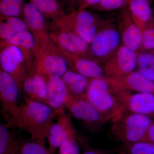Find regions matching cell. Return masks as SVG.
<instances>
[{
	"mask_svg": "<svg viewBox=\"0 0 154 154\" xmlns=\"http://www.w3.org/2000/svg\"><path fill=\"white\" fill-rule=\"evenodd\" d=\"M64 112L43 102L24 98L20 103L18 128L30 134L33 141L45 142L53 119Z\"/></svg>",
	"mask_w": 154,
	"mask_h": 154,
	"instance_id": "cell-1",
	"label": "cell"
},
{
	"mask_svg": "<svg viewBox=\"0 0 154 154\" xmlns=\"http://www.w3.org/2000/svg\"><path fill=\"white\" fill-rule=\"evenodd\" d=\"M153 120L146 116L121 111L110 120V133L123 144L143 141Z\"/></svg>",
	"mask_w": 154,
	"mask_h": 154,
	"instance_id": "cell-2",
	"label": "cell"
},
{
	"mask_svg": "<svg viewBox=\"0 0 154 154\" xmlns=\"http://www.w3.org/2000/svg\"><path fill=\"white\" fill-rule=\"evenodd\" d=\"M110 21L88 10H75L62 18L52 21L55 29L72 31L91 44L99 30Z\"/></svg>",
	"mask_w": 154,
	"mask_h": 154,
	"instance_id": "cell-3",
	"label": "cell"
},
{
	"mask_svg": "<svg viewBox=\"0 0 154 154\" xmlns=\"http://www.w3.org/2000/svg\"><path fill=\"white\" fill-rule=\"evenodd\" d=\"M81 98L89 101L110 120L121 111L118 91L105 77L91 79L85 93Z\"/></svg>",
	"mask_w": 154,
	"mask_h": 154,
	"instance_id": "cell-4",
	"label": "cell"
},
{
	"mask_svg": "<svg viewBox=\"0 0 154 154\" xmlns=\"http://www.w3.org/2000/svg\"><path fill=\"white\" fill-rule=\"evenodd\" d=\"M34 71L45 80L52 77L62 78L69 69L66 60L50 38L35 52Z\"/></svg>",
	"mask_w": 154,
	"mask_h": 154,
	"instance_id": "cell-5",
	"label": "cell"
},
{
	"mask_svg": "<svg viewBox=\"0 0 154 154\" xmlns=\"http://www.w3.org/2000/svg\"><path fill=\"white\" fill-rule=\"evenodd\" d=\"M122 44L117 27L109 21L99 30L90 44V57L103 65Z\"/></svg>",
	"mask_w": 154,
	"mask_h": 154,
	"instance_id": "cell-6",
	"label": "cell"
},
{
	"mask_svg": "<svg viewBox=\"0 0 154 154\" xmlns=\"http://www.w3.org/2000/svg\"><path fill=\"white\" fill-rule=\"evenodd\" d=\"M21 96L17 82L8 74L0 70V101L1 113L13 128H18Z\"/></svg>",
	"mask_w": 154,
	"mask_h": 154,
	"instance_id": "cell-7",
	"label": "cell"
},
{
	"mask_svg": "<svg viewBox=\"0 0 154 154\" xmlns=\"http://www.w3.org/2000/svg\"><path fill=\"white\" fill-rule=\"evenodd\" d=\"M66 108L72 116L81 121L84 127L91 132H97L110 120L84 98H73Z\"/></svg>",
	"mask_w": 154,
	"mask_h": 154,
	"instance_id": "cell-8",
	"label": "cell"
},
{
	"mask_svg": "<svg viewBox=\"0 0 154 154\" xmlns=\"http://www.w3.org/2000/svg\"><path fill=\"white\" fill-rule=\"evenodd\" d=\"M0 64L1 69L16 81L21 96L22 84L28 73L27 63L22 51L14 45L2 48L0 52Z\"/></svg>",
	"mask_w": 154,
	"mask_h": 154,
	"instance_id": "cell-9",
	"label": "cell"
},
{
	"mask_svg": "<svg viewBox=\"0 0 154 154\" xmlns=\"http://www.w3.org/2000/svg\"><path fill=\"white\" fill-rule=\"evenodd\" d=\"M137 52L122 44L103 65L106 77L123 76L137 70Z\"/></svg>",
	"mask_w": 154,
	"mask_h": 154,
	"instance_id": "cell-10",
	"label": "cell"
},
{
	"mask_svg": "<svg viewBox=\"0 0 154 154\" xmlns=\"http://www.w3.org/2000/svg\"><path fill=\"white\" fill-rule=\"evenodd\" d=\"M118 95L121 111L146 116L154 119V93L118 91Z\"/></svg>",
	"mask_w": 154,
	"mask_h": 154,
	"instance_id": "cell-11",
	"label": "cell"
},
{
	"mask_svg": "<svg viewBox=\"0 0 154 154\" xmlns=\"http://www.w3.org/2000/svg\"><path fill=\"white\" fill-rule=\"evenodd\" d=\"M69 113H61L57 117V121L53 123L50 128L48 139L49 149L51 154L63 143L76 140L77 135Z\"/></svg>",
	"mask_w": 154,
	"mask_h": 154,
	"instance_id": "cell-12",
	"label": "cell"
},
{
	"mask_svg": "<svg viewBox=\"0 0 154 154\" xmlns=\"http://www.w3.org/2000/svg\"><path fill=\"white\" fill-rule=\"evenodd\" d=\"M48 33L51 40L59 48L75 55L91 58L90 44L75 33L56 29Z\"/></svg>",
	"mask_w": 154,
	"mask_h": 154,
	"instance_id": "cell-13",
	"label": "cell"
},
{
	"mask_svg": "<svg viewBox=\"0 0 154 154\" xmlns=\"http://www.w3.org/2000/svg\"><path fill=\"white\" fill-rule=\"evenodd\" d=\"M116 27L121 36L122 44L134 51H140L142 43L143 32L134 22L128 7L120 12Z\"/></svg>",
	"mask_w": 154,
	"mask_h": 154,
	"instance_id": "cell-14",
	"label": "cell"
},
{
	"mask_svg": "<svg viewBox=\"0 0 154 154\" xmlns=\"http://www.w3.org/2000/svg\"><path fill=\"white\" fill-rule=\"evenodd\" d=\"M57 48L66 60L69 69L82 75L88 79L106 77L103 65L98 62L91 58L72 54Z\"/></svg>",
	"mask_w": 154,
	"mask_h": 154,
	"instance_id": "cell-15",
	"label": "cell"
},
{
	"mask_svg": "<svg viewBox=\"0 0 154 154\" xmlns=\"http://www.w3.org/2000/svg\"><path fill=\"white\" fill-rule=\"evenodd\" d=\"M22 18L34 37L36 51L49 38L46 29V19L41 12L30 2L25 4Z\"/></svg>",
	"mask_w": 154,
	"mask_h": 154,
	"instance_id": "cell-16",
	"label": "cell"
},
{
	"mask_svg": "<svg viewBox=\"0 0 154 154\" xmlns=\"http://www.w3.org/2000/svg\"><path fill=\"white\" fill-rule=\"evenodd\" d=\"M105 78L118 91L154 94V82L146 78L137 70L123 76Z\"/></svg>",
	"mask_w": 154,
	"mask_h": 154,
	"instance_id": "cell-17",
	"label": "cell"
},
{
	"mask_svg": "<svg viewBox=\"0 0 154 154\" xmlns=\"http://www.w3.org/2000/svg\"><path fill=\"white\" fill-rule=\"evenodd\" d=\"M9 45L16 46L22 51L27 63L28 72L34 70L36 45L32 33L29 30H23L0 41L1 49Z\"/></svg>",
	"mask_w": 154,
	"mask_h": 154,
	"instance_id": "cell-18",
	"label": "cell"
},
{
	"mask_svg": "<svg viewBox=\"0 0 154 154\" xmlns=\"http://www.w3.org/2000/svg\"><path fill=\"white\" fill-rule=\"evenodd\" d=\"M47 105L56 110H65L73 99L61 78L52 77L46 80Z\"/></svg>",
	"mask_w": 154,
	"mask_h": 154,
	"instance_id": "cell-19",
	"label": "cell"
},
{
	"mask_svg": "<svg viewBox=\"0 0 154 154\" xmlns=\"http://www.w3.org/2000/svg\"><path fill=\"white\" fill-rule=\"evenodd\" d=\"M24 98L47 104V82L45 79L34 70L28 73L22 86Z\"/></svg>",
	"mask_w": 154,
	"mask_h": 154,
	"instance_id": "cell-20",
	"label": "cell"
},
{
	"mask_svg": "<svg viewBox=\"0 0 154 154\" xmlns=\"http://www.w3.org/2000/svg\"><path fill=\"white\" fill-rule=\"evenodd\" d=\"M134 22L143 31L154 25V17L149 0H130L128 6Z\"/></svg>",
	"mask_w": 154,
	"mask_h": 154,
	"instance_id": "cell-21",
	"label": "cell"
},
{
	"mask_svg": "<svg viewBox=\"0 0 154 154\" xmlns=\"http://www.w3.org/2000/svg\"><path fill=\"white\" fill-rule=\"evenodd\" d=\"M72 98H81L85 93L91 79L68 69L62 77Z\"/></svg>",
	"mask_w": 154,
	"mask_h": 154,
	"instance_id": "cell-22",
	"label": "cell"
},
{
	"mask_svg": "<svg viewBox=\"0 0 154 154\" xmlns=\"http://www.w3.org/2000/svg\"><path fill=\"white\" fill-rule=\"evenodd\" d=\"M11 125H0V154H22V144L16 139Z\"/></svg>",
	"mask_w": 154,
	"mask_h": 154,
	"instance_id": "cell-23",
	"label": "cell"
},
{
	"mask_svg": "<svg viewBox=\"0 0 154 154\" xmlns=\"http://www.w3.org/2000/svg\"><path fill=\"white\" fill-rule=\"evenodd\" d=\"M30 2L48 20L54 21L66 14L60 0H30Z\"/></svg>",
	"mask_w": 154,
	"mask_h": 154,
	"instance_id": "cell-24",
	"label": "cell"
},
{
	"mask_svg": "<svg viewBox=\"0 0 154 154\" xmlns=\"http://www.w3.org/2000/svg\"><path fill=\"white\" fill-rule=\"evenodd\" d=\"M29 30L23 19L16 17L0 16V38L5 40L16 33Z\"/></svg>",
	"mask_w": 154,
	"mask_h": 154,
	"instance_id": "cell-25",
	"label": "cell"
},
{
	"mask_svg": "<svg viewBox=\"0 0 154 154\" xmlns=\"http://www.w3.org/2000/svg\"><path fill=\"white\" fill-rule=\"evenodd\" d=\"M137 70L154 82V51H138Z\"/></svg>",
	"mask_w": 154,
	"mask_h": 154,
	"instance_id": "cell-26",
	"label": "cell"
},
{
	"mask_svg": "<svg viewBox=\"0 0 154 154\" xmlns=\"http://www.w3.org/2000/svg\"><path fill=\"white\" fill-rule=\"evenodd\" d=\"M25 4L24 0H0V16L21 19Z\"/></svg>",
	"mask_w": 154,
	"mask_h": 154,
	"instance_id": "cell-27",
	"label": "cell"
},
{
	"mask_svg": "<svg viewBox=\"0 0 154 154\" xmlns=\"http://www.w3.org/2000/svg\"><path fill=\"white\" fill-rule=\"evenodd\" d=\"M119 153L120 154H154V143L143 141L123 144Z\"/></svg>",
	"mask_w": 154,
	"mask_h": 154,
	"instance_id": "cell-28",
	"label": "cell"
},
{
	"mask_svg": "<svg viewBox=\"0 0 154 154\" xmlns=\"http://www.w3.org/2000/svg\"><path fill=\"white\" fill-rule=\"evenodd\" d=\"M130 0H100L90 9L100 12H110L122 9L128 6Z\"/></svg>",
	"mask_w": 154,
	"mask_h": 154,
	"instance_id": "cell-29",
	"label": "cell"
},
{
	"mask_svg": "<svg viewBox=\"0 0 154 154\" xmlns=\"http://www.w3.org/2000/svg\"><path fill=\"white\" fill-rule=\"evenodd\" d=\"M45 143L33 140L22 144V154H51L45 147Z\"/></svg>",
	"mask_w": 154,
	"mask_h": 154,
	"instance_id": "cell-30",
	"label": "cell"
},
{
	"mask_svg": "<svg viewBox=\"0 0 154 154\" xmlns=\"http://www.w3.org/2000/svg\"><path fill=\"white\" fill-rule=\"evenodd\" d=\"M140 51H154V25L143 31V40Z\"/></svg>",
	"mask_w": 154,
	"mask_h": 154,
	"instance_id": "cell-31",
	"label": "cell"
},
{
	"mask_svg": "<svg viewBox=\"0 0 154 154\" xmlns=\"http://www.w3.org/2000/svg\"><path fill=\"white\" fill-rule=\"evenodd\" d=\"M76 140L66 142L59 148V154H82Z\"/></svg>",
	"mask_w": 154,
	"mask_h": 154,
	"instance_id": "cell-32",
	"label": "cell"
},
{
	"mask_svg": "<svg viewBox=\"0 0 154 154\" xmlns=\"http://www.w3.org/2000/svg\"><path fill=\"white\" fill-rule=\"evenodd\" d=\"M100 0H80L78 9L79 11L87 10L97 4Z\"/></svg>",
	"mask_w": 154,
	"mask_h": 154,
	"instance_id": "cell-33",
	"label": "cell"
},
{
	"mask_svg": "<svg viewBox=\"0 0 154 154\" xmlns=\"http://www.w3.org/2000/svg\"><path fill=\"white\" fill-rule=\"evenodd\" d=\"M144 141L154 143V119L149 128Z\"/></svg>",
	"mask_w": 154,
	"mask_h": 154,
	"instance_id": "cell-34",
	"label": "cell"
},
{
	"mask_svg": "<svg viewBox=\"0 0 154 154\" xmlns=\"http://www.w3.org/2000/svg\"><path fill=\"white\" fill-rule=\"evenodd\" d=\"M82 154H109L107 152L98 149L87 148Z\"/></svg>",
	"mask_w": 154,
	"mask_h": 154,
	"instance_id": "cell-35",
	"label": "cell"
},
{
	"mask_svg": "<svg viewBox=\"0 0 154 154\" xmlns=\"http://www.w3.org/2000/svg\"><path fill=\"white\" fill-rule=\"evenodd\" d=\"M63 4L64 3L68 6L69 8H73L76 5L79 6L80 0H60Z\"/></svg>",
	"mask_w": 154,
	"mask_h": 154,
	"instance_id": "cell-36",
	"label": "cell"
}]
</instances>
